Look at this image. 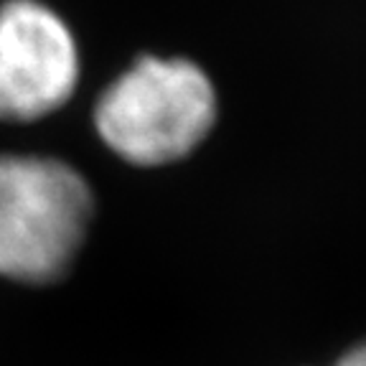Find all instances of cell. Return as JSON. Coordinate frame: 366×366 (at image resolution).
<instances>
[{"label": "cell", "instance_id": "1", "mask_svg": "<svg viewBox=\"0 0 366 366\" xmlns=\"http://www.w3.org/2000/svg\"><path fill=\"white\" fill-rule=\"evenodd\" d=\"M219 122L212 76L191 59L145 54L114 76L92 109L99 143L135 168L183 163Z\"/></svg>", "mask_w": 366, "mask_h": 366}, {"label": "cell", "instance_id": "2", "mask_svg": "<svg viewBox=\"0 0 366 366\" xmlns=\"http://www.w3.org/2000/svg\"><path fill=\"white\" fill-rule=\"evenodd\" d=\"M94 212V191L71 163L39 153H0V280H61L89 237Z\"/></svg>", "mask_w": 366, "mask_h": 366}, {"label": "cell", "instance_id": "3", "mask_svg": "<svg viewBox=\"0 0 366 366\" xmlns=\"http://www.w3.org/2000/svg\"><path fill=\"white\" fill-rule=\"evenodd\" d=\"M81 51L74 31L44 0L0 6V122H41L74 99Z\"/></svg>", "mask_w": 366, "mask_h": 366}, {"label": "cell", "instance_id": "4", "mask_svg": "<svg viewBox=\"0 0 366 366\" xmlns=\"http://www.w3.org/2000/svg\"><path fill=\"white\" fill-rule=\"evenodd\" d=\"M333 366H366V338L361 343H356V346H351L349 351H343Z\"/></svg>", "mask_w": 366, "mask_h": 366}]
</instances>
